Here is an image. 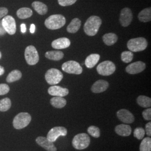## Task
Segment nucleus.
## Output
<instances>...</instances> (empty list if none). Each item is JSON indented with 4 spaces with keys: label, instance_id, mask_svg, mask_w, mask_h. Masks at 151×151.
<instances>
[{
    "label": "nucleus",
    "instance_id": "nucleus-1",
    "mask_svg": "<svg viewBox=\"0 0 151 151\" xmlns=\"http://www.w3.org/2000/svg\"><path fill=\"white\" fill-rule=\"evenodd\" d=\"M102 20L99 16H90L84 25V32L88 36H94L99 32Z\"/></svg>",
    "mask_w": 151,
    "mask_h": 151
},
{
    "label": "nucleus",
    "instance_id": "nucleus-2",
    "mask_svg": "<svg viewBox=\"0 0 151 151\" xmlns=\"http://www.w3.org/2000/svg\"><path fill=\"white\" fill-rule=\"evenodd\" d=\"M66 22L65 16L60 14L52 15L44 22L45 26L50 30H57L63 27Z\"/></svg>",
    "mask_w": 151,
    "mask_h": 151
},
{
    "label": "nucleus",
    "instance_id": "nucleus-3",
    "mask_svg": "<svg viewBox=\"0 0 151 151\" xmlns=\"http://www.w3.org/2000/svg\"><path fill=\"white\" fill-rule=\"evenodd\" d=\"M148 46V42L143 37L133 38L129 40L127 43V47L130 52H138L145 50Z\"/></svg>",
    "mask_w": 151,
    "mask_h": 151
},
{
    "label": "nucleus",
    "instance_id": "nucleus-4",
    "mask_svg": "<svg viewBox=\"0 0 151 151\" xmlns=\"http://www.w3.org/2000/svg\"><path fill=\"white\" fill-rule=\"evenodd\" d=\"M72 143L73 147L76 150H84L90 145V138L86 133H80L75 136Z\"/></svg>",
    "mask_w": 151,
    "mask_h": 151
},
{
    "label": "nucleus",
    "instance_id": "nucleus-5",
    "mask_svg": "<svg viewBox=\"0 0 151 151\" xmlns=\"http://www.w3.org/2000/svg\"><path fill=\"white\" fill-rule=\"evenodd\" d=\"M32 120L31 115L27 113H20L15 116L13 120V126L16 129H22L29 124Z\"/></svg>",
    "mask_w": 151,
    "mask_h": 151
},
{
    "label": "nucleus",
    "instance_id": "nucleus-6",
    "mask_svg": "<svg viewBox=\"0 0 151 151\" xmlns=\"http://www.w3.org/2000/svg\"><path fill=\"white\" fill-rule=\"evenodd\" d=\"M63 77L62 73L56 68L49 69L45 75V80L50 85H55L59 83L63 79Z\"/></svg>",
    "mask_w": 151,
    "mask_h": 151
},
{
    "label": "nucleus",
    "instance_id": "nucleus-7",
    "mask_svg": "<svg viewBox=\"0 0 151 151\" xmlns=\"http://www.w3.org/2000/svg\"><path fill=\"white\" fill-rule=\"evenodd\" d=\"M96 70L99 75L108 76L113 74L116 70V66L111 61L106 60L98 65Z\"/></svg>",
    "mask_w": 151,
    "mask_h": 151
},
{
    "label": "nucleus",
    "instance_id": "nucleus-8",
    "mask_svg": "<svg viewBox=\"0 0 151 151\" xmlns=\"http://www.w3.org/2000/svg\"><path fill=\"white\" fill-rule=\"evenodd\" d=\"M25 58L27 64L30 65H36L39 60L38 51L32 45L27 47L25 50Z\"/></svg>",
    "mask_w": 151,
    "mask_h": 151
},
{
    "label": "nucleus",
    "instance_id": "nucleus-9",
    "mask_svg": "<svg viewBox=\"0 0 151 151\" xmlns=\"http://www.w3.org/2000/svg\"><path fill=\"white\" fill-rule=\"evenodd\" d=\"M62 68L65 72L70 74L80 75L83 71L81 65L74 60H70L65 62L62 65Z\"/></svg>",
    "mask_w": 151,
    "mask_h": 151
},
{
    "label": "nucleus",
    "instance_id": "nucleus-10",
    "mask_svg": "<svg viewBox=\"0 0 151 151\" xmlns=\"http://www.w3.org/2000/svg\"><path fill=\"white\" fill-rule=\"evenodd\" d=\"M1 22L6 32L10 35H14L15 34L16 31V22L12 16L7 15L4 17Z\"/></svg>",
    "mask_w": 151,
    "mask_h": 151
},
{
    "label": "nucleus",
    "instance_id": "nucleus-11",
    "mask_svg": "<svg viewBox=\"0 0 151 151\" xmlns=\"http://www.w3.org/2000/svg\"><path fill=\"white\" fill-rule=\"evenodd\" d=\"M67 134V130L63 127H55L49 131L47 134V139L54 142L60 136H65Z\"/></svg>",
    "mask_w": 151,
    "mask_h": 151
},
{
    "label": "nucleus",
    "instance_id": "nucleus-12",
    "mask_svg": "<svg viewBox=\"0 0 151 151\" xmlns=\"http://www.w3.org/2000/svg\"><path fill=\"white\" fill-rule=\"evenodd\" d=\"M133 20V14L131 10L128 7H125L120 12L119 22L123 27L129 25Z\"/></svg>",
    "mask_w": 151,
    "mask_h": 151
},
{
    "label": "nucleus",
    "instance_id": "nucleus-13",
    "mask_svg": "<svg viewBox=\"0 0 151 151\" xmlns=\"http://www.w3.org/2000/svg\"><path fill=\"white\" fill-rule=\"evenodd\" d=\"M146 69V64L141 61L135 62L128 65L126 68L127 73L131 75L138 74Z\"/></svg>",
    "mask_w": 151,
    "mask_h": 151
},
{
    "label": "nucleus",
    "instance_id": "nucleus-14",
    "mask_svg": "<svg viewBox=\"0 0 151 151\" xmlns=\"http://www.w3.org/2000/svg\"><path fill=\"white\" fill-rule=\"evenodd\" d=\"M116 114L118 119L121 122L126 124H131L133 123L135 120L133 114L127 109L119 110Z\"/></svg>",
    "mask_w": 151,
    "mask_h": 151
},
{
    "label": "nucleus",
    "instance_id": "nucleus-15",
    "mask_svg": "<svg viewBox=\"0 0 151 151\" xmlns=\"http://www.w3.org/2000/svg\"><path fill=\"white\" fill-rule=\"evenodd\" d=\"M36 142L39 146L43 147L47 151H57V148L54 146L53 142L48 140L47 138L38 137L36 139Z\"/></svg>",
    "mask_w": 151,
    "mask_h": 151
},
{
    "label": "nucleus",
    "instance_id": "nucleus-16",
    "mask_svg": "<svg viewBox=\"0 0 151 151\" xmlns=\"http://www.w3.org/2000/svg\"><path fill=\"white\" fill-rule=\"evenodd\" d=\"M48 92L49 94L52 96L59 97H64L69 93V90L67 88L55 85L50 87Z\"/></svg>",
    "mask_w": 151,
    "mask_h": 151
},
{
    "label": "nucleus",
    "instance_id": "nucleus-17",
    "mask_svg": "<svg viewBox=\"0 0 151 151\" xmlns=\"http://www.w3.org/2000/svg\"><path fill=\"white\" fill-rule=\"evenodd\" d=\"M108 82L103 80H100L95 82L91 87V91L95 93H101L106 91L109 87Z\"/></svg>",
    "mask_w": 151,
    "mask_h": 151
},
{
    "label": "nucleus",
    "instance_id": "nucleus-18",
    "mask_svg": "<svg viewBox=\"0 0 151 151\" xmlns=\"http://www.w3.org/2000/svg\"><path fill=\"white\" fill-rule=\"evenodd\" d=\"M70 42L68 38H60L54 40L52 43V47L56 49H63L70 47Z\"/></svg>",
    "mask_w": 151,
    "mask_h": 151
},
{
    "label": "nucleus",
    "instance_id": "nucleus-19",
    "mask_svg": "<svg viewBox=\"0 0 151 151\" xmlns=\"http://www.w3.org/2000/svg\"><path fill=\"white\" fill-rule=\"evenodd\" d=\"M115 131L116 134L123 137H128L132 133V128L130 126L127 124H120L117 125Z\"/></svg>",
    "mask_w": 151,
    "mask_h": 151
},
{
    "label": "nucleus",
    "instance_id": "nucleus-20",
    "mask_svg": "<svg viewBox=\"0 0 151 151\" xmlns=\"http://www.w3.org/2000/svg\"><path fill=\"white\" fill-rule=\"evenodd\" d=\"M32 7L39 15H45L48 12V7L45 4L40 1H34L32 3Z\"/></svg>",
    "mask_w": 151,
    "mask_h": 151
},
{
    "label": "nucleus",
    "instance_id": "nucleus-21",
    "mask_svg": "<svg viewBox=\"0 0 151 151\" xmlns=\"http://www.w3.org/2000/svg\"><path fill=\"white\" fill-rule=\"evenodd\" d=\"M100 56L98 54H91L89 55L85 60V65L88 68H92L96 65L100 60Z\"/></svg>",
    "mask_w": 151,
    "mask_h": 151
},
{
    "label": "nucleus",
    "instance_id": "nucleus-22",
    "mask_svg": "<svg viewBox=\"0 0 151 151\" xmlns=\"http://www.w3.org/2000/svg\"><path fill=\"white\" fill-rule=\"evenodd\" d=\"M81 20L78 18H75L71 21L70 24L68 25L67 27V30L70 33L74 34L78 31V30L81 27Z\"/></svg>",
    "mask_w": 151,
    "mask_h": 151
},
{
    "label": "nucleus",
    "instance_id": "nucleus-23",
    "mask_svg": "<svg viewBox=\"0 0 151 151\" xmlns=\"http://www.w3.org/2000/svg\"><path fill=\"white\" fill-rule=\"evenodd\" d=\"M45 56L49 60H60L63 58L64 54L60 50H52L47 52L45 54Z\"/></svg>",
    "mask_w": 151,
    "mask_h": 151
},
{
    "label": "nucleus",
    "instance_id": "nucleus-24",
    "mask_svg": "<svg viewBox=\"0 0 151 151\" xmlns=\"http://www.w3.org/2000/svg\"><path fill=\"white\" fill-rule=\"evenodd\" d=\"M50 102L53 107L58 109L64 108L67 104V101L65 98L59 96H55L52 98Z\"/></svg>",
    "mask_w": 151,
    "mask_h": 151
},
{
    "label": "nucleus",
    "instance_id": "nucleus-25",
    "mask_svg": "<svg viewBox=\"0 0 151 151\" xmlns=\"http://www.w3.org/2000/svg\"><path fill=\"white\" fill-rule=\"evenodd\" d=\"M103 42L108 46L113 45L118 40V36L112 32L105 34L103 37Z\"/></svg>",
    "mask_w": 151,
    "mask_h": 151
},
{
    "label": "nucleus",
    "instance_id": "nucleus-26",
    "mask_svg": "<svg viewBox=\"0 0 151 151\" xmlns=\"http://www.w3.org/2000/svg\"><path fill=\"white\" fill-rule=\"evenodd\" d=\"M138 19L143 22H150L151 20V8H146L140 11L138 14Z\"/></svg>",
    "mask_w": 151,
    "mask_h": 151
},
{
    "label": "nucleus",
    "instance_id": "nucleus-27",
    "mask_svg": "<svg viewBox=\"0 0 151 151\" xmlns=\"http://www.w3.org/2000/svg\"><path fill=\"white\" fill-rule=\"evenodd\" d=\"M16 14L19 19H26L32 16V11L28 7H22L17 11Z\"/></svg>",
    "mask_w": 151,
    "mask_h": 151
},
{
    "label": "nucleus",
    "instance_id": "nucleus-28",
    "mask_svg": "<svg viewBox=\"0 0 151 151\" xmlns=\"http://www.w3.org/2000/svg\"><path fill=\"white\" fill-rule=\"evenodd\" d=\"M137 102L142 108H149L151 107V99L150 97L140 95L137 98Z\"/></svg>",
    "mask_w": 151,
    "mask_h": 151
},
{
    "label": "nucleus",
    "instance_id": "nucleus-29",
    "mask_svg": "<svg viewBox=\"0 0 151 151\" xmlns=\"http://www.w3.org/2000/svg\"><path fill=\"white\" fill-rule=\"evenodd\" d=\"M22 77V72L19 70H14L7 76L6 78V81L9 83L14 82L19 80Z\"/></svg>",
    "mask_w": 151,
    "mask_h": 151
},
{
    "label": "nucleus",
    "instance_id": "nucleus-30",
    "mask_svg": "<svg viewBox=\"0 0 151 151\" xmlns=\"http://www.w3.org/2000/svg\"><path fill=\"white\" fill-rule=\"evenodd\" d=\"M139 151H151V138L150 137L145 138L142 140L139 147Z\"/></svg>",
    "mask_w": 151,
    "mask_h": 151
},
{
    "label": "nucleus",
    "instance_id": "nucleus-31",
    "mask_svg": "<svg viewBox=\"0 0 151 151\" xmlns=\"http://www.w3.org/2000/svg\"><path fill=\"white\" fill-rule=\"evenodd\" d=\"M11 106V100L9 98H4L0 100V111L5 112L9 110Z\"/></svg>",
    "mask_w": 151,
    "mask_h": 151
},
{
    "label": "nucleus",
    "instance_id": "nucleus-32",
    "mask_svg": "<svg viewBox=\"0 0 151 151\" xmlns=\"http://www.w3.org/2000/svg\"><path fill=\"white\" fill-rule=\"evenodd\" d=\"M121 59L124 63H129L133 59V53L130 51H124L121 54Z\"/></svg>",
    "mask_w": 151,
    "mask_h": 151
},
{
    "label": "nucleus",
    "instance_id": "nucleus-33",
    "mask_svg": "<svg viewBox=\"0 0 151 151\" xmlns=\"http://www.w3.org/2000/svg\"><path fill=\"white\" fill-rule=\"evenodd\" d=\"M87 132L92 137L97 138L100 136V129L94 125H91L87 129Z\"/></svg>",
    "mask_w": 151,
    "mask_h": 151
},
{
    "label": "nucleus",
    "instance_id": "nucleus-34",
    "mask_svg": "<svg viewBox=\"0 0 151 151\" xmlns=\"http://www.w3.org/2000/svg\"><path fill=\"white\" fill-rule=\"evenodd\" d=\"M145 130L143 128H137L136 129L134 130V137L137 138L138 139H143V138L145 137Z\"/></svg>",
    "mask_w": 151,
    "mask_h": 151
},
{
    "label": "nucleus",
    "instance_id": "nucleus-35",
    "mask_svg": "<svg viewBox=\"0 0 151 151\" xmlns=\"http://www.w3.org/2000/svg\"><path fill=\"white\" fill-rule=\"evenodd\" d=\"M77 0H58V4L62 6L72 5Z\"/></svg>",
    "mask_w": 151,
    "mask_h": 151
},
{
    "label": "nucleus",
    "instance_id": "nucleus-36",
    "mask_svg": "<svg viewBox=\"0 0 151 151\" xmlns=\"http://www.w3.org/2000/svg\"><path fill=\"white\" fill-rule=\"evenodd\" d=\"M10 91V87L5 83L0 84V95H4L7 94Z\"/></svg>",
    "mask_w": 151,
    "mask_h": 151
},
{
    "label": "nucleus",
    "instance_id": "nucleus-37",
    "mask_svg": "<svg viewBox=\"0 0 151 151\" xmlns=\"http://www.w3.org/2000/svg\"><path fill=\"white\" fill-rule=\"evenodd\" d=\"M142 116L143 118L146 120L150 121L151 120V109L150 108H148L145 110H144L142 113Z\"/></svg>",
    "mask_w": 151,
    "mask_h": 151
},
{
    "label": "nucleus",
    "instance_id": "nucleus-38",
    "mask_svg": "<svg viewBox=\"0 0 151 151\" xmlns=\"http://www.w3.org/2000/svg\"><path fill=\"white\" fill-rule=\"evenodd\" d=\"M8 9L6 7H0V19L5 17L8 14Z\"/></svg>",
    "mask_w": 151,
    "mask_h": 151
},
{
    "label": "nucleus",
    "instance_id": "nucleus-39",
    "mask_svg": "<svg viewBox=\"0 0 151 151\" xmlns=\"http://www.w3.org/2000/svg\"><path fill=\"white\" fill-rule=\"evenodd\" d=\"M146 132L147 135L148 137H151V123L150 122L146 125Z\"/></svg>",
    "mask_w": 151,
    "mask_h": 151
},
{
    "label": "nucleus",
    "instance_id": "nucleus-40",
    "mask_svg": "<svg viewBox=\"0 0 151 151\" xmlns=\"http://www.w3.org/2000/svg\"><path fill=\"white\" fill-rule=\"evenodd\" d=\"M5 30L4 29V28L2 26V22H0V36H2L4 35L6 33Z\"/></svg>",
    "mask_w": 151,
    "mask_h": 151
},
{
    "label": "nucleus",
    "instance_id": "nucleus-41",
    "mask_svg": "<svg viewBox=\"0 0 151 151\" xmlns=\"http://www.w3.org/2000/svg\"><path fill=\"white\" fill-rule=\"evenodd\" d=\"M27 31V27L25 24H22L21 25V32L22 33H25Z\"/></svg>",
    "mask_w": 151,
    "mask_h": 151
},
{
    "label": "nucleus",
    "instance_id": "nucleus-42",
    "mask_svg": "<svg viewBox=\"0 0 151 151\" xmlns=\"http://www.w3.org/2000/svg\"><path fill=\"white\" fill-rule=\"evenodd\" d=\"M35 31V26L34 24H32L30 25V32L32 34H34Z\"/></svg>",
    "mask_w": 151,
    "mask_h": 151
},
{
    "label": "nucleus",
    "instance_id": "nucleus-43",
    "mask_svg": "<svg viewBox=\"0 0 151 151\" xmlns=\"http://www.w3.org/2000/svg\"><path fill=\"white\" fill-rule=\"evenodd\" d=\"M5 73V70L4 68L0 65V76H2Z\"/></svg>",
    "mask_w": 151,
    "mask_h": 151
},
{
    "label": "nucleus",
    "instance_id": "nucleus-44",
    "mask_svg": "<svg viewBox=\"0 0 151 151\" xmlns=\"http://www.w3.org/2000/svg\"><path fill=\"white\" fill-rule=\"evenodd\" d=\"M1 56H2V55H1V53L0 52V59L1 58Z\"/></svg>",
    "mask_w": 151,
    "mask_h": 151
}]
</instances>
